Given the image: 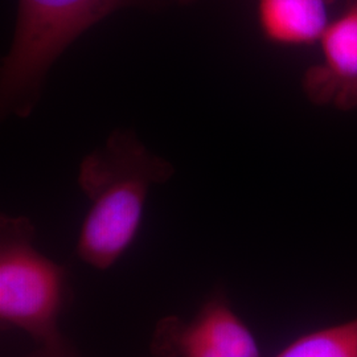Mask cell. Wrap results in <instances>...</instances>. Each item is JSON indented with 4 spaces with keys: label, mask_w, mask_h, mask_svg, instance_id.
<instances>
[{
    "label": "cell",
    "mask_w": 357,
    "mask_h": 357,
    "mask_svg": "<svg viewBox=\"0 0 357 357\" xmlns=\"http://www.w3.org/2000/svg\"><path fill=\"white\" fill-rule=\"evenodd\" d=\"M172 174L169 163L149 153L130 132H114L103 149L88 155L78 183L90 208L78 234L77 255L97 270L114 266L139 231L151 185Z\"/></svg>",
    "instance_id": "cell-1"
},
{
    "label": "cell",
    "mask_w": 357,
    "mask_h": 357,
    "mask_svg": "<svg viewBox=\"0 0 357 357\" xmlns=\"http://www.w3.org/2000/svg\"><path fill=\"white\" fill-rule=\"evenodd\" d=\"M158 0H19L13 44L1 66L3 112L28 115L54 60L106 16Z\"/></svg>",
    "instance_id": "cell-2"
},
{
    "label": "cell",
    "mask_w": 357,
    "mask_h": 357,
    "mask_svg": "<svg viewBox=\"0 0 357 357\" xmlns=\"http://www.w3.org/2000/svg\"><path fill=\"white\" fill-rule=\"evenodd\" d=\"M29 218L0 217V323L28 333L38 345L66 339L60 319L73 299L66 268L35 248Z\"/></svg>",
    "instance_id": "cell-3"
},
{
    "label": "cell",
    "mask_w": 357,
    "mask_h": 357,
    "mask_svg": "<svg viewBox=\"0 0 357 357\" xmlns=\"http://www.w3.org/2000/svg\"><path fill=\"white\" fill-rule=\"evenodd\" d=\"M153 357H262L253 332L217 289L190 320L167 315L156 321Z\"/></svg>",
    "instance_id": "cell-4"
},
{
    "label": "cell",
    "mask_w": 357,
    "mask_h": 357,
    "mask_svg": "<svg viewBox=\"0 0 357 357\" xmlns=\"http://www.w3.org/2000/svg\"><path fill=\"white\" fill-rule=\"evenodd\" d=\"M320 43L321 61L303 79L307 97L340 110L357 109V0L328 26Z\"/></svg>",
    "instance_id": "cell-5"
},
{
    "label": "cell",
    "mask_w": 357,
    "mask_h": 357,
    "mask_svg": "<svg viewBox=\"0 0 357 357\" xmlns=\"http://www.w3.org/2000/svg\"><path fill=\"white\" fill-rule=\"evenodd\" d=\"M333 0H257L264 36L282 45L320 41L330 23Z\"/></svg>",
    "instance_id": "cell-6"
},
{
    "label": "cell",
    "mask_w": 357,
    "mask_h": 357,
    "mask_svg": "<svg viewBox=\"0 0 357 357\" xmlns=\"http://www.w3.org/2000/svg\"><path fill=\"white\" fill-rule=\"evenodd\" d=\"M275 357H357V318L302 335Z\"/></svg>",
    "instance_id": "cell-7"
},
{
    "label": "cell",
    "mask_w": 357,
    "mask_h": 357,
    "mask_svg": "<svg viewBox=\"0 0 357 357\" xmlns=\"http://www.w3.org/2000/svg\"><path fill=\"white\" fill-rule=\"evenodd\" d=\"M26 357H81L76 347L66 337L64 342L53 345H38L33 352ZM153 357V356H150Z\"/></svg>",
    "instance_id": "cell-8"
},
{
    "label": "cell",
    "mask_w": 357,
    "mask_h": 357,
    "mask_svg": "<svg viewBox=\"0 0 357 357\" xmlns=\"http://www.w3.org/2000/svg\"><path fill=\"white\" fill-rule=\"evenodd\" d=\"M174 1H178V3H181V4H185V3H190V1H193V0H174Z\"/></svg>",
    "instance_id": "cell-9"
}]
</instances>
